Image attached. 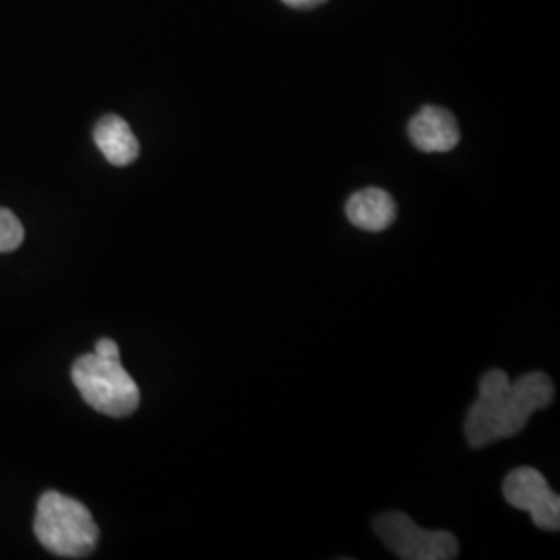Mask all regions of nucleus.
I'll return each mask as SVG.
<instances>
[{
  "mask_svg": "<svg viewBox=\"0 0 560 560\" xmlns=\"http://www.w3.org/2000/svg\"><path fill=\"white\" fill-rule=\"evenodd\" d=\"M71 378L83 400L98 413L127 418L140 407V388L120 360H104L96 353L81 355L73 363Z\"/></svg>",
  "mask_w": 560,
  "mask_h": 560,
  "instance_id": "3",
  "label": "nucleus"
},
{
  "mask_svg": "<svg viewBox=\"0 0 560 560\" xmlns=\"http://www.w3.org/2000/svg\"><path fill=\"white\" fill-rule=\"evenodd\" d=\"M552 400L555 384L544 372H529L517 381H511L502 370L486 372L480 381V395L465 420L467 444L486 448L492 442L517 436L529 418L550 407Z\"/></svg>",
  "mask_w": 560,
  "mask_h": 560,
  "instance_id": "1",
  "label": "nucleus"
},
{
  "mask_svg": "<svg viewBox=\"0 0 560 560\" xmlns=\"http://www.w3.org/2000/svg\"><path fill=\"white\" fill-rule=\"evenodd\" d=\"M96 355H101L104 360H120L119 345L115 340L101 339L96 342Z\"/></svg>",
  "mask_w": 560,
  "mask_h": 560,
  "instance_id": "10",
  "label": "nucleus"
},
{
  "mask_svg": "<svg viewBox=\"0 0 560 560\" xmlns=\"http://www.w3.org/2000/svg\"><path fill=\"white\" fill-rule=\"evenodd\" d=\"M502 494L511 506L527 511L536 527L546 532H559V494L550 490L548 481L538 469L520 467L511 471L502 483Z\"/></svg>",
  "mask_w": 560,
  "mask_h": 560,
  "instance_id": "5",
  "label": "nucleus"
},
{
  "mask_svg": "<svg viewBox=\"0 0 560 560\" xmlns=\"http://www.w3.org/2000/svg\"><path fill=\"white\" fill-rule=\"evenodd\" d=\"M94 141L104 159L115 166H129L140 156V141L127 120L117 115H106L94 129Z\"/></svg>",
  "mask_w": 560,
  "mask_h": 560,
  "instance_id": "8",
  "label": "nucleus"
},
{
  "mask_svg": "<svg viewBox=\"0 0 560 560\" xmlns=\"http://www.w3.org/2000/svg\"><path fill=\"white\" fill-rule=\"evenodd\" d=\"M287 7H293V9H316V7H320L324 4L326 0H282Z\"/></svg>",
  "mask_w": 560,
  "mask_h": 560,
  "instance_id": "11",
  "label": "nucleus"
},
{
  "mask_svg": "<svg viewBox=\"0 0 560 560\" xmlns=\"http://www.w3.org/2000/svg\"><path fill=\"white\" fill-rule=\"evenodd\" d=\"M34 532L48 552L62 559H85L101 540V529L88 506L60 492L42 494Z\"/></svg>",
  "mask_w": 560,
  "mask_h": 560,
  "instance_id": "2",
  "label": "nucleus"
},
{
  "mask_svg": "<svg viewBox=\"0 0 560 560\" xmlns=\"http://www.w3.org/2000/svg\"><path fill=\"white\" fill-rule=\"evenodd\" d=\"M409 140L425 154H441L457 148L460 140L459 125L453 113L441 106H423L409 120Z\"/></svg>",
  "mask_w": 560,
  "mask_h": 560,
  "instance_id": "6",
  "label": "nucleus"
},
{
  "mask_svg": "<svg viewBox=\"0 0 560 560\" xmlns=\"http://www.w3.org/2000/svg\"><path fill=\"white\" fill-rule=\"evenodd\" d=\"M25 237L20 219L9 210L0 208V254H9L21 247Z\"/></svg>",
  "mask_w": 560,
  "mask_h": 560,
  "instance_id": "9",
  "label": "nucleus"
},
{
  "mask_svg": "<svg viewBox=\"0 0 560 560\" xmlns=\"http://www.w3.org/2000/svg\"><path fill=\"white\" fill-rule=\"evenodd\" d=\"M345 212L353 226L368 233H381L397 219V201L381 187H365L347 200Z\"/></svg>",
  "mask_w": 560,
  "mask_h": 560,
  "instance_id": "7",
  "label": "nucleus"
},
{
  "mask_svg": "<svg viewBox=\"0 0 560 560\" xmlns=\"http://www.w3.org/2000/svg\"><path fill=\"white\" fill-rule=\"evenodd\" d=\"M374 532L386 548L402 560H453L459 557V541L451 532H428L405 513H384L374 521Z\"/></svg>",
  "mask_w": 560,
  "mask_h": 560,
  "instance_id": "4",
  "label": "nucleus"
}]
</instances>
